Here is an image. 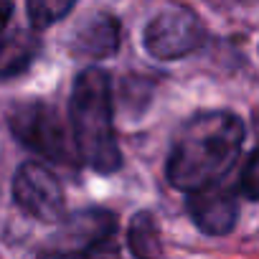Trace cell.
I'll return each mask as SVG.
<instances>
[{"label": "cell", "mask_w": 259, "mask_h": 259, "mask_svg": "<svg viewBox=\"0 0 259 259\" xmlns=\"http://www.w3.org/2000/svg\"><path fill=\"white\" fill-rule=\"evenodd\" d=\"M11 16H13V3L11 0H0V31H6Z\"/></svg>", "instance_id": "14"}, {"label": "cell", "mask_w": 259, "mask_h": 259, "mask_svg": "<svg viewBox=\"0 0 259 259\" xmlns=\"http://www.w3.org/2000/svg\"><path fill=\"white\" fill-rule=\"evenodd\" d=\"M127 244L138 259H160L163 244H160V229L150 211H140L133 216L127 229Z\"/></svg>", "instance_id": "10"}, {"label": "cell", "mask_w": 259, "mask_h": 259, "mask_svg": "<svg viewBox=\"0 0 259 259\" xmlns=\"http://www.w3.org/2000/svg\"><path fill=\"white\" fill-rule=\"evenodd\" d=\"M119 49V23L107 13L87 18L74 36V51L89 59H107Z\"/></svg>", "instance_id": "8"}, {"label": "cell", "mask_w": 259, "mask_h": 259, "mask_svg": "<svg viewBox=\"0 0 259 259\" xmlns=\"http://www.w3.org/2000/svg\"><path fill=\"white\" fill-rule=\"evenodd\" d=\"M13 198L33 219L59 221L64 213V191L59 178L41 163H23L13 176Z\"/></svg>", "instance_id": "5"}, {"label": "cell", "mask_w": 259, "mask_h": 259, "mask_svg": "<svg viewBox=\"0 0 259 259\" xmlns=\"http://www.w3.org/2000/svg\"><path fill=\"white\" fill-rule=\"evenodd\" d=\"M236 193H241L249 201H259V148L251 150V155L246 158V163L239 173Z\"/></svg>", "instance_id": "13"}, {"label": "cell", "mask_w": 259, "mask_h": 259, "mask_svg": "<svg viewBox=\"0 0 259 259\" xmlns=\"http://www.w3.org/2000/svg\"><path fill=\"white\" fill-rule=\"evenodd\" d=\"M206 41V28L201 18L186 6H168L150 18L143 31L145 51L158 61L183 59L198 51Z\"/></svg>", "instance_id": "4"}, {"label": "cell", "mask_w": 259, "mask_h": 259, "mask_svg": "<svg viewBox=\"0 0 259 259\" xmlns=\"http://www.w3.org/2000/svg\"><path fill=\"white\" fill-rule=\"evenodd\" d=\"M246 138L244 122L226 109L191 117L173 140L165 176L178 191H198L229 176Z\"/></svg>", "instance_id": "1"}, {"label": "cell", "mask_w": 259, "mask_h": 259, "mask_svg": "<svg viewBox=\"0 0 259 259\" xmlns=\"http://www.w3.org/2000/svg\"><path fill=\"white\" fill-rule=\"evenodd\" d=\"M38 51V44L33 36L23 31H0V76H16L26 71Z\"/></svg>", "instance_id": "9"}, {"label": "cell", "mask_w": 259, "mask_h": 259, "mask_svg": "<svg viewBox=\"0 0 259 259\" xmlns=\"http://www.w3.org/2000/svg\"><path fill=\"white\" fill-rule=\"evenodd\" d=\"M188 213L193 224L208 236H226L239 219L236 188L224 178L188 193Z\"/></svg>", "instance_id": "6"}, {"label": "cell", "mask_w": 259, "mask_h": 259, "mask_svg": "<svg viewBox=\"0 0 259 259\" xmlns=\"http://www.w3.org/2000/svg\"><path fill=\"white\" fill-rule=\"evenodd\" d=\"M117 219L104 208H87L76 211L69 219L61 221L59 234L51 239V244L44 251H79L97 244H104L114 239Z\"/></svg>", "instance_id": "7"}, {"label": "cell", "mask_w": 259, "mask_h": 259, "mask_svg": "<svg viewBox=\"0 0 259 259\" xmlns=\"http://www.w3.org/2000/svg\"><path fill=\"white\" fill-rule=\"evenodd\" d=\"M11 133L33 153L51 163L74 165L76 150L71 140V130L61 119L59 109L49 102H26L13 107L11 117Z\"/></svg>", "instance_id": "3"}, {"label": "cell", "mask_w": 259, "mask_h": 259, "mask_svg": "<svg viewBox=\"0 0 259 259\" xmlns=\"http://www.w3.org/2000/svg\"><path fill=\"white\" fill-rule=\"evenodd\" d=\"M71 140L76 158L94 173H114L122 165V153L114 133V107H112V81L99 66H87L79 71L71 102Z\"/></svg>", "instance_id": "2"}, {"label": "cell", "mask_w": 259, "mask_h": 259, "mask_svg": "<svg viewBox=\"0 0 259 259\" xmlns=\"http://www.w3.org/2000/svg\"><path fill=\"white\" fill-rule=\"evenodd\" d=\"M38 259H122V254H119L117 244L109 239L104 244L79 249V251H41Z\"/></svg>", "instance_id": "12"}, {"label": "cell", "mask_w": 259, "mask_h": 259, "mask_svg": "<svg viewBox=\"0 0 259 259\" xmlns=\"http://www.w3.org/2000/svg\"><path fill=\"white\" fill-rule=\"evenodd\" d=\"M76 6V0H26L28 21L33 28L44 31L51 28L54 23L64 21Z\"/></svg>", "instance_id": "11"}]
</instances>
